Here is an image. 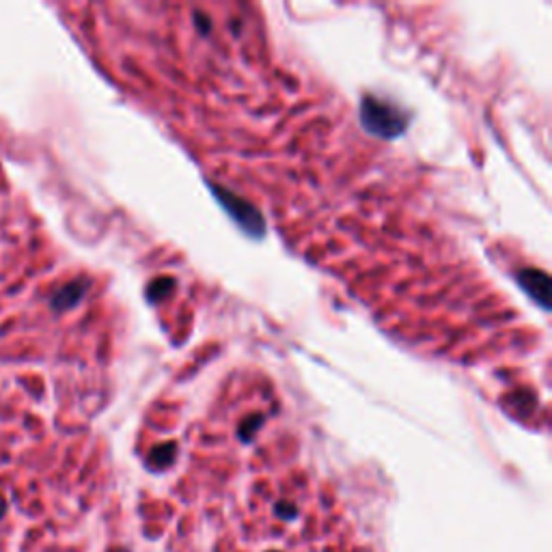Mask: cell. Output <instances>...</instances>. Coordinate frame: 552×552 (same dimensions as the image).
<instances>
[{
	"mask_svg": "<svg viewBox=\"0 0 552 552\" xmlns=\"http://www.w3.org/2000/svg\"><path fill=\"white\" fill-rule=\"evenodd\" d=\"M80 294H82V289H80L78 283L67 285V287H65L63 291H58V296L54 298V306H56V308H67V306H72V304H76V300L80 298Z\"/></svg>",
	"mask_w": 552,
	"mask_h": 552,
	"instance_id": "6da1fadb",
	"label": "cell"
},
{
	"mask_svg": "<svg viewBox=\"0 0 552 552\" xmlns=\"http://www.w3.org/2000/svg\"><path fill=\"white\" fill-rule=\"evenodd\" d=\"M276 513H279V515L283 518V520H291V518L298 515L296 505H291V503H287V501H283V503L276 505Z\"/></svg>",
	"mask_w": 552,
	"mask_h": 552,
	"instance_id": "7a4b0ae2",
	"label": "cell"
},
{
	"mask_svg": "<svg viewBox=\"0 0 552 552\" xmlns=\"http://www.w3.org/2000/svg\"><path fill=\"white\" fill-rule=\"evenodd\" d=\"M7 513V503H5V498L0 496V518H3Z\"/></svg>",
	"mask_w": 552,
	"mask_h": 552,
	"instance_id": "3957f363",
	"label": "cell"
}]
</instances>
